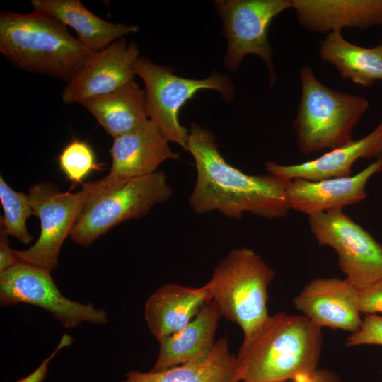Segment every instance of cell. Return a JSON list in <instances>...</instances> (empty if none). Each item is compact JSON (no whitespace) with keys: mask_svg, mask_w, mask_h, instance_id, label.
Returning a JSON list of instances; mask_svg holds the SVG:
<instances>
[{"mask_svg":"<svg viewBox=\"0 0 382 382\" xmlns=\"http://www.w3.org/2000/svg\"><path fill=\"white\" fill-rule=\"evenodd\" d=\"M319 55L336 67L340 76L369 87L382 80V53L378 47H364L347 41L341 31L328 33L320 43Z\"/></svg>","mask_w":382,"mask_h":382,"instance_id":"603a6c76","label":"cell"},{"mask_svg":"<svg viewBox=\"0 0 382 382\" xmlns=\"http://www.w3.org/2000/svg\"><path fill=\"white\" fill-rule=\"evenodd\" d=\"M83 188L86 193L85 204L70 237L83 247L119 224L145 216L173 193L162 171L108 185L97 180L84 184Z\"/></svg>","mask_w":382,"mask_h":382,"instance_id":"8992f818","label":"cell"},{"mask_svg":"<svg viewBox=\"0 0 382 382\" xmlns=\"http://www.w3.org/2000/svg\"><path fill=\"white\" fill-rule=\"evenodd\" d=\"M8 235L1 228L0 231V272H2L18 262L14 250L9 245Z\"/></svg>","mask_w":382,"mask_h":382,"instance_id":"f1b7e54d","label":"cell"},{"mask_svg":"<svg viewBox=\"0 0 382 382\" xmlns=\"http://www.w3.org/2000/svg\"><path fill=\"white\" fill-rule=\"evenodd\" d=\"M300 25L320 33L382 26V0H292Z\"/></svg>","mask_w":382,"mask_h":382,"instance_id":"e0dca14e","label":"cell"},{"mask_svg":"<svg viewBox=\"0 0 382 382\" xmlns=\"http://www.w3.org/2000/svg\"><path fill=\"white\" fill-rule=\"evenodd\" d=\"M301 96L293 122L299 151L311 154L352 141L353 129L369 108L364 97L322 83L309 66L299 72Z\"/></svg>","mask_w":382,"mask_h":382,"instance_id":"5b68a950","label":"cell"},{"mask_svg":"<svg viewBox=\"0 0 382 382\" xmlns=\"http://www.w3.org/2000/svg\"><path fill=\"white\" fill-rule=\"evenodd\" d=\"M275 276L253 250H231L204 284L221 317L239 325L243 341L252 339L269 318L268 286Z\"/></svg>","mask_w":382,"mask_h":382,"instance_id":"277c9868","label":"cell"},{"mask_svg":"<svg viewBox=\"0 0 382 382\" xmlns=\"http://www.w3.org/2000/svg\"><path fill=\"white\" fill-rule=\"evenodd\" d=\"M73 341L72 337L66 334L63 335L57 347L53 351V352L46 358L42 364L34 371L32 374L27 377L18 380L17 382H42L47 374V366L50 361L56 355V354L62 349L71 344Z\"/></svg>","mask_w":382,"mask_h":382,"instance_id":"83f0119b","label":"cell"},{"mask_svg":"<svg viewBox=\"0 0 382 382\" xmlns=\"http://www.w3.org/2000/svg\"><path fill=\"white\" fill-rule=\"evenodd\" d=\"M197 168L189 197L198 214L218 211L231 219L250 213L267 219L286 216L291 210L286 190L291 180L267 175H248L229 164L220 154L214 134L192 123L187 144Z\"/></svg>","mask_w":382,"mask_h":382,"instance_id":"6da1fadb","label":"cell"},{"mask_svg":"<svg viewBox=\"0 0 382 382\" xmlns=\"http://www.w3.org/2000/svg\"><path fill=\"white\" fill-rule=\"evenodd\" d=\"M293 382H343L335 372L326 369H318L313 373L302 376L292 381Z\"/></svg>","mask_w":382,"mask_h":382,"instance_id":"f546056e","label":"cell"},{"mask_svg":"<svg viewBox=\"0 0 382 382\" xmlns=\"http://www.w3.org/2000/svg\"><path fill=\"white\" fill-rule=\"evenodd\" d=\"M381 156L382 120L365 137L329 150L315 159L291 165L268 161L265 167L268 174L281 178L317 181L351 176L352 166L358 159Z\"/></svg>","mask_w":382,"mask_h":382,"instance_id":"2e32d148","label":"cell"},{"mask_svg":"<svg viewBox=\"0 0 382 382\" xmlns=\"http://www.w3.org/2000/svg\"><path fill=\"white\" fill-rule=\"evenodd\" d=\"M209 299L204 284L192 287L166 284L145 303L144 315L147 327L158 341L185 328Z\"/></svg>","mask_w":382,"mask_h":382,"instance_id":"d6986e66","label":"cell"},{"mask_svg":"<svg viewBox=\"0 0 382 382\" xmlns=\"http://www.w3.org/2000/svg\"><path fill=\"white\" fill-rule=\"evenodd\" d=\"M310 230L320 246H329L338 265L357 289L382 279V244L342 209L308 217Z\"/></svg>","mask_w":382,"mask_h":382,"instance_id":"9c48e42d","label":"cell"},{"mask_svg":"<svg viewBox=\"0 0 382 382\" xmlns=\"http://www.w3.org/2000/svg\"><path fill=\"white\" fill-rule=\"evenodd\" d=\"M348 347L361 345H382V316L366 314L362 319L359 330L346 340Z\"/></svg>","mask_w":382,"mask_h":382,"instance_id":"484cf974","label":"cell"},{"mask_svg":"<svg viewBox=\"0 0 382 382\" xmlns=\"http://www.w3.org/2000/svg\"><path fill=\"white\" fill-rule=\"evenodd\" d=\"M382 172V157L355 175L317 181L301 178L291 180L286 195L291 209L308 217L323 212L342 209L358 204L366 197V185L370 178Z\"/></svg>","mask_w":382,"mask_h":382,"instance_id":"9a60e30c","label":"cell"},{"mask_svg":"<svg viewBox=\"0 0 382 382\" xmlns=\"http://www.w3.org/2000/svg\"><path fill=\"white\" fill-rule=\"evenodd\" d=\"M136 75L145 86L149 118L158 127L168 141L187 149L189 131L180 125V108L200 90L218 91L225 101L233 99L235 88L225 74L214 71L204 79L176 76L166 66L158 65L139 57L135 66Z\"/></svg>","mask_w":382,"mask_h":382,"instance_id":"52a82bcc","label":"cell"},{"mask_svg":"<svg viewBox=\"0 0 382 382\" xmlns=\"http://www.w3.org/2000/svg\"><path fill=\"white\" fill-rule=\"evenodd\" d=\"M358 289L347 279L317 278L296 295L294 307L320 328L357 332L362 319L357 307Z\"/></svg>","mask_w":382,"mask_h":382,"instance_id":"5bb4252c","label":"cell"},{"mask_svg":"<svg viewBox=\"0 0 382 382\" xmlns=\"http://www.w3.org/2000/svg\"><path fill=\"white\" fill-rule=\"evenodd\" d=\"M28 196L33 214L40 219V233L31 247L14 253L18 262L51 271L58 265L61 248L83 207L86 193L83 188L63 192L55 185L42 182L30 186Z\"/></svg>","mask_w":382,"mask_h":382,"instance_id":"8fae6325","label":"cell"},{"mask_svg":"<svg viewBox=\"0 0 382 382\" xmlns=\"http://www.w3.org/2000/svg\"><path fill=\"white\" fill-rule=\"evenodd\" d=\"M30 4L33 10L48 12L72 28L79 40L94 52L139 31L135 25L113 23L96 16L79 0H31Z\"/></svg>","mask_w":382,"mask_h":382,"instance_id":"44dd1931","label":"cell"},{"mask_svg":"<svg viewBox=\"0 0 382 382\" xmlns=\"http://www.w3.org/2000/svg\"><path fill=\"white\" fill-rule=\"evenodd\" d=\"M321 328L304 315L277 312L236 355L241 382H285L318 368Z\"/></svg>","mask_w":382,"mask_h":382,"instance_id":"7a4b0ae2","label":"cell"},{"mask_svg":"<svg viewBox=\"0 0 382 382\" xmlns=\"http://www.w3.org/2000/svg\"><path fill=\"white\" fill-rule=\"evenodd\" d=\"M81 105L113 138L135 130L149 119L145 91L134 80Z\"/></svg>","mask_w":382,"mask_h":382,"instance_id":"7402d4cb","label":"cell"},{"mask_svg":"<svg viewBox=\"0 0 382 382\" xmlns=\"http://www.w3.org/2000/svg\"><path fill=\"white\" fill-rule=\"evenodd\" d=\"M0 200L4 209L1 228L23 244L30 243L33 238L28 231L26 221L33 214V210L28 195L13 190L1 175Z\"/></svg>","mask_w":382,"mask_h":382,"instance_id":"cb8c5ba5","label":"cell"},{"mask_svg":"<svg viewBox=\"0 0 382 382\" xmlns=\"http://www.w3.org/2000/svg\"><path fill=\"white\" fill-rule=\"evenodd\" d=\"M378 47H379V49H380V50H381V52L382 53V42L380 45H378Z\"/></svg>","mask_w":382,"mask_h":382,"instance_id":"4dcf8cb0","label":"cell"},{"mask_svg":"<svg viewBox=\"0 0 382 382\" xmlns=\"http://www.w3.org/2000/svg\"><path fill=\"white\" fill-rule=\"evenodd\" d=\"M357 307L360 313H382V279L358 289Z\"/></svg>","mask_w":382,"mask_h":382,"instance_id":"4316f807","label":"cell"},{"mask_svg":"<svg viewBox=\"0 0 382 382\" xmlns=\"http://www.w3.org/2000/svg\"><path fill=\"white\" fill-rule=\"evenodd\" d=\"M292 7V0L214 1L215 10L222 19L224 35L228 40L225 66L235 71L245 56L255 54L267 67L272 88L276 75L267 37L269 28L274 18Z\"/></svg>","mask_w":382,"mask_h":382,"instance_id":"ba28073f","label":"cell"},{"mask_svg":"<svg viewBox=\"0 0 382 382\" xmlns=\"http://www.w3.org/2000/svg\"><path fill=\"white\" fill-rule=\"evenodd\" d=\"M58 161L62 171L74 183H81L92 171L100 169L92 147L78 139H73L63 149Z\"/></svg>","mask_w":382,"mask_h":382,"instance_id":"d4e9b609","label":"cell"},{"mask_svg":"<svg viewBox=\"0 0 382 382\" xmlns=\"http://www.w3.org/2000/svg\"><path fill=\"white\" fill-rule=\"evenodd\" d=\"M139 50L123 37L96 52L62 93L64 103H79L111 93L134 80Z\"/></svg>","mask_w":382,"mask_h":382,"instance_id":"7c38bea8","label":"cell"},{"mask_svg":"<svg viewBox=\"0 0 382 382\" xmlns=\"http://www.w3.org/2000/svg\"><path fill=\"white\" fill-rule=\"evenodd\" d=\"M168 139L150 120L135 130L113 138L109 173L99 181L105 185L144 177L156 172L168 159H178Z\"/></svg>","mask_w":382,"mask_h":382,"instance_id":"4fadbf2b","label":"cell"},{"mask_svg":"<svg viewBox=\"0 0 382 382\" xmlns=\"http://www.w3.org/2000/svg\"><path fill=\"white\" fill-rule=\"evenodd\" d=\"M120 382H241L236 356L228 347L227 336L218 339L204 360L161 371L132 370Z\"/></svg>","mask_w":382,"mask_h":382,"instance_id":"ffe728a7","label":"cell"},{"mask_svg":"<svg viewBox=\"0 0 382 382\" xmlns=\"http://www.w3.org/2000/svg\"><path fill=\"white\" fill-rule=\"evenodd\" d=\"M21 303L43 308L68 329L83 322L94 324L108 322L103 309L64 296L52 279L50 271L18 262L0 272V303L1 306H7Z\"/></svg>","mask_w":382,"mask_h":382,"instance_id":"30bf717a","label":"cell"},{"mask_svg":"<svg viewBox=\"0 0 382 382\" xmlns=\"http://www.w3.org/2000/svg\"><path fill=\"white\" fill-rule=\"evenodd\" d=\"M0 52L15 67L69 81L96 52L40 10L0 13Z\"/></svg>","mask_w":382,"mask_h":382,"instance_id":"3957f363","label":"cell"},{"mask_svg":"<svg viewBox=\"0 0 382 382\" xmlns=\"http://www.w3.org/2000/svg\"><path fill=\"white\" fill-rule=\"evenodd\" d=\"M221 318L216 303L208 300L185 328L158 340V355L151 371H161L205 359L216 341Z\"/></svg>","mask_w":382,"mask_h":382,"instance_id":"ac0fdd59","label":"cell"}]
</instances>
